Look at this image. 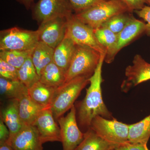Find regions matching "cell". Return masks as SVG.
Instances as JSON below:
<instances>
[{
    "label": "cell",
    "mask_w": 150,
    "mask_h": 150,
    "mask_svg": "<svg viewBox=\"0 0 150 150\" xmlns=\"http://www.w3.org/2000/svg\"><path fill=\"white\" fill-rule=\"evenodd\" d=\"M145 29L146 24L144 23L135 18L133 16L128 24L118 34L117 43L108 64L112 63L118 52L135 38L145 32Z\"/></svg>",
    "instance_id": "cell-14"
},
{
    "label": "cell",
    "mask_w": 150,
    "mask_h": 150,
    "mask_svg": "<svg viewBox=\"0 0 150 150\" xmlns=\"http://www.w3.org/2000/svg\"><path fill=\"white\" fill-rule=\"evenodd\" d=\"M54 51V48L40 41L34 47L31 60L39 76L42 70L53 62Z\"/></svg>",
    "instance_id": "cell-19"
},
{
    "label": "cell",
    "mask_w": 150,
    "mask_h": 150,
    "mask_svg": "<svg viewBox=\"0 0 150 150\" xmlns=\"http://www.w3.org/2000/svg\"><path fill=\"white\" fill-rule=\"evenodd\" d=\"M132 16L131 13L129 12L119 14L109 19L101 26L107 28L118 35L128 24Z\"/></svg>",
    "instance_id": "cell-27"
},
{
    "label": "cell",
    "mask_w": 150,
    "mask_h": 150,
    "mask_svg": "<svg viewBox=\"0 0 150 150\" xmlns=\"http://www.w3.org/2000/svg\"><path fill=\"white\" fill-rule=\"evenodd\" d=\"M75 14L90 8L105 0H68Z\"/></svg>",
    "instance_id": "cell-29"
},
{
    "label": "cell",
    "mask_w": 150,
    "mask_h": 150,
    "mask_svg": "<svg viewBox=\"0 0 150 150\" xmlns=\"http://www.w3.org/2000/svg\"><path fill=\"white\" fill-rule=\"evenodd\" d=\"M128 12H129L128 8L121 0H105L74 14L79 20L94 30L100 27L112 17Z\"/></svg>",
    "instance_id": "cell-3"
},
{
    "label": "cell",
    "mask_w": 150,
    "mask_h": 150,
    "mask_svg": "<svg viewBox=\"0 0 150 150\" xmlns=\"http://www.w3.org/2000/svg\"><path fill=\"white\" fill-rule=\"evenodd\" d=\"M89 78L77 77L56 88L50 106L55 119L58 120L71 109L81 92L89 83Z\"/></svg>",
    "instance_id": "cell-2"
},
{
    "label": "cell",
    "mask_w": 150,
    "mask_h": 150,
    "mask_svg": "<svg viewBox=\"0 0 150 150\" xmlns=\"http://www.w3.org/2000/svg\"><path fill=\"white\" fill-rule=\"evenodd\" d=\"M120 145L108 142L89 128L84 139L75 150H114Z\"/></svg>",
    "instance_id": "cell-18"
},
{
    "label": "cell",
    "mask_w": 150,
    "mask_h": 150,
    "mask_svg": "<svg viewBox=\"0 0 150 150\" xmlns=\"http://www.w3.org/2000/svg\"><path fill=\"white\" fill-rule=\"evenodd\" d=\"M95 35L98 42L106 50V56L104 62L108 64L118 39V35L112 32L107 28L100 26L94 30Z\"/></svg>",
    "instance_id": "cell-24"
},
{
    "label": "cell",
    "mask_w": 150,
    "mask_h": 150,
    "mask_svg": "<svg viewBox=\"0 0 150 150\" xmlns=\"http://www.w3.org/2000/svg\"><path fill=\"white\" fill-rule=\"evenodd\" d=\"M77 44L70 37L64 38L54 49L53 62L67 72L74 55Z\"/></svg>",
    "instance_id": "cell-16"
},
{
    "label": "cell",
    "mask_w": 150,
    "mask_h": 150,
    "mask_svg": "<svg viewBox=\"0 0 150 150\" xmlns=\"http://www.w3.org/2000/svg\"><path fill=\"white\" fill-rule=\"evenodd\" d=\"M63 150H75L84 139V133L79 128L74 105L66 116L58 119Z\"/></svg>",
    "instance_id": "cell-9"
},
{
    "label": "cell",
    "mask_w": 150,
    "mask_h": 150,
    "mask_svg": "<svg viewBox=\"0 0 150 150\" xmlns=\"http://www.w3.org/2000/svg\"><path fill=\"white\" fill-rule=\"evenodd\" d=\"M45 107L37 104L31 99L28 93L18 100V111L20 117L24 125L34 126L40 112Z\"/></svg>",
    "instance_id": "cell-17"
},
{
    "label": "cell",
    "mask_w": 150,
    "mask_h": 150,
    "mask_svg": "<svg viewBox=\"0 0 150 150\" xmlns=\"http://www.w3.org/2000/svg\"><path fill=\"white\" fill-rule=\"evenodd\" d=\"M105 56V54L101 55L96 69L89 79L90 86L86 89L85 97L76 108L78 125L86 131L90 128L93 119L97 116L108 119L113 118L103 99L102 69Z\"/></svg>",
    "instance_id": "cell-1"
},
{
    "label": "cell",
    "mask_w": 150,
    "mask_h": 150,
    "mask_svg": "<svg viewBox=\"0 0 150 150\" xmlns=\"http://www.w3.org/2000/svg\"><path fill=\"white\" fill-rule=\"evenodd\" d=\"M102 54L88 46L77 45L74 55L66 73L65 82L77 77H91Z\"/></svg>",
    "instance_id": "cell-4"
},
{
    "label": "cell",
    "mask_w": 150,
    "mask_h": 150,
    "mask_svg": "<svg viewBox=\"0 0 150 150\" xmlns=\"http://www.w3.org/2000/svg\"><path fill=\"white\" fill-rule=\"evenodd\" d=\"M150 137V114L142 121L129 125V143L147 145Z\"/></svg>",
    "instance_id": "cell-21"
},
{
    "label": "cell",
    "mask_w": 150,
    "mask_h": 150,
    "mask_svg": "<svg viewBox=\"0 0 150 150\" xmlns=\"http://www.w3.org/2000/svg\"><path fill=\"white\" fill-rule=\"evenodd\" d=\"M0 76L7 79L19 80L18 69L0 59Z\"/></svg>",
    "instance_id": "cell-28"
},
{
    "label": "cell",
    "mask_w": 150,
    "mask_h": 150,
    "mask_svg": "<svg viewBox=\"0 0 150 150\" xmlns=\"http://www.w3.org/2000/svg\"><path fill=\"white\" fill-rule=\"evenodd\" d=\"M1 95L9 99L19 100L28 93V88L19 80H11L0 77Z\"/></svg>",
    "instance_id": "cell-23"
},
{
    "label": "cell",
    "mask_w": 150,
    "mask_h": 150,
    "mask_svg": "<svg viewBox=\"0 0 150 150\" xmlns=\"http://www.w3.org/2000/svg\"><path fill=\"white\" fill-rule=\"evenodd\" d=\"M5 107L1 110V118L10 132L9 142L21 131L24 125L21 121L18 111V100L10 99Z\"/></svg>",
    "instance_id": "cell-15"
},
{
    "label": "cell",
    "mask_w": 150,
    "mask_h": 150,
    "mask_svg": "<svg viewBox=\"0 0 150 150\" xmlns=\"http://www.w3.org/2000/svg\"><path fill=\"white\" fill-rule=\"evenodd\" d=\"M18 75L19 80L28 88L40 80V76L33 63L31 56L18 69Z\"/></svg>",
    "instance_id": "cell-25"
},
{
    "label": "cell",
    "mask_w": 150,
    "mask_h": 150,
    "mask_svg": "<svg viewBox=\"0 0 150 150\" xmlns=\"http://www.w3.org/2000/svg\"><path fill=\"white\" fill-rule=\"evenodd\" d=\"M114 150H149L147 145L127 143L120 145Z\"/></svg>",
    "instance_id": "cell-32"
},
{
    "label": "cell",
    "mask_w": 150,
    "mask_h": 150,
    "mask_svg": "<svg viewBox=\"0 0 150 150\" xmlns=\"http://www.w3.org/2000/svg\"><path fill=\"white\" fill-rule=\"evenodd\" d=\"M56 89L39 81L28 88V95L37 104L50 107Z\"/></svg>",
    "instance_id": "cell-20"
},
{
    "label": "cell",
    "mask_w": 150,
    "mask_h": 150,
    "mask_svg": "<svg viewBox=\"0 0 150 150\" xmlns=\"http://www.w3.org/2000/svg\"><path fill=\"white\" fill-rule=\"evenodd\" d=\"M33 18L40 25L58 17H67L73 11L68 0H38L32 7Z\"/></svg>",
    "instance_id": "cell-8"
},
{
    "label": "cell",
    "mask_w": 150,
    "mask_h": 150,
    "mask_svg": "<svg viewBox=\"0 0 150 150\" xmlns=\"http://www.w3.org/2000/svg\"><path fill=\"white\" fill-rule=\"evenodd\" d=\"M134 12L140 18L146 22L145 33L148 36H150V6L145 5L141 9Z\"/></svg>",
    "instance_id": "cell-30"
},
{
    "label": "cell",
    "mask_w": 150,
    "mask_h": 150,
    "mask_svg": "<svg viewBox=\"0 0 150 150\" xmlns=\"http://www.w3.org/2000/svg\"><path fill=\"white\" fill-rule=\"evenodd\" d=\"M133 64L125 70L126 79L121 84L122 91L127 92L130 89L139 84L150 80V64L139 54L134 56Z\"/></svg>",
    "instance_id": "cell-11"
},
{
    "label": "cell",
    "mask_w": 150,
    "mask_h": 150,
    "mask_svg": "<svg viewBox=\"0 0 150 150\" xmlns=\"http://www.w3.org/2000/svg\"><path fill=\"white\" fill-rule=\"evenodd\" d=\"M33 49L25 51L2 50L0 51V59L18 69L26 59L31 56Z\"/></svg>",
    "instance_id": "cell-26"
},
{
    "label": "cell",
    "mask_w": 150,
    "mask_h": 150,
    "mask_svg": "<svg viewBox=\"0 0 150 150\" xmlns=\"http://www.w3.org/2000/svg\"><path fill=\"white\" fill-rule=\"evenodd\" d=\"M91 129L108 142L118 145L129 143V125L115 118L97 116L93 119Z\"/></svg>",
    "instance_id": "cell-6"
},
{
    "label": "cell",
    "mask_w": 150,
    "mask_h": 150,
    "mask_svg": "<svg viewBox=\"0 0 150 150\" xmlns=\"http://www.w3.org/2000/svg\"><path fill=\"white\" fill-rule=\"evenodd\" d=\"M39 41L37 30L11 28L0 32V51L32 50Z\"/></svg>",
    "instance_id": "cell-5"
},
{
    "label": "cell",
    "mask_w": 150,
    "mask_h": 150,
    "mask_svg": "<svg viewBox=\"0 0 150 150\" xmlns=\"http://www.w3.org/2000/svg\"><path fill=\"white\" fill-rule=\"evenodd\" d=\"M67 22V17H58L39 25L37 30L39 41L55 49L66 35Z\"/></svg>",
    "instance_id": "cell-10"
},
{
    "label": "cell",
    "mask_w": 150,
    "mask_h": 150,
    "mask_svg": "<svg viewBox=\"0 0 150 150\" xmlns=\"http://www.w3.org/2000/svg\"><path fill=\"white\" fill-rule=\"evenodd\" d=\"M66 35L77 45L88 46L100 54L106 56V50L98 41L94 30L77 18L74 14L72 13L67 17Z\"/></svg>",
    "instance_id": "cell-7"
},
{
    "label": "cell",
    "mask_w": 150,
    "mask_h": 150,
    "mask_svg": "<svg viewBox=\"0 0 150 150\" xmlns=\"http://www.w3.org/2000/svg\"><path fill=\"white\" fill-rule=\"evenodd\" d=\"M10 132L8 128L1 118L0 120V145L8 142Z\"/></svg>",
    "instance_id": "cell-33"
},
{
    "label": "cell",
    "mask_w": 150,
    "mask_h": 150,
    "mask_svg": "<svg viewBox=\"0 0 150 150\" xmlns=\"http://www.w3.org/2000/svg\"><path fill=\"white\" fill-rule=\"evenodd\" d=\"M39 81L46 85L57 88L66 82V72L53 62L42 70Z\"/></svg>",
    "instance_id": "cell-22"
},
{
    "label": "cell",
    "mask_w": 150,
    "mask_h": 150,
    "mask_svg": "<svg viewBox=\"0 0 150 150\" xmlns=\"http://www.w3.org/2000/svg\"><path fill=\"white\" fill-rule=\"evenodd\" d=\"M20 4L23 5L26 9L29 10L31 8L33 5L34 4L35 0H16Z\"/></svg>",
    "instance_id": "cell-34"
},
{
    "label": "cell",
    "mask_w": 150,
    "mask_h": 150,
    "mask_svg": "<svg viewBox=\"0 0 150 150\" xmlns=\"http://www.w3.org/2000/svg\"><path fill=\"white\" fill-rule=\"evenodd\" d=\"M34 126L37 128L43 144L62 141L60 127L55 121L50 107L40 112Z\"/></svg>",
    "instance_id": "cell-12"
},
{
    "label": "cell",
    "mask_w": 150,
    "mask_h": 150,
    "mask_svg": "<svg viewBox=\"0 0 150 150\" xmlns=\"http://www.w3.org/2000/svg\"><path fill=\"white\" fill-rule=\"evenodd\" d=\"M13 150H43V142L35 126L24 125L21 131L8 142Z\"/></svg>",
    "instance_id": "cell-13"
},
{
    "label": "cell",
    "mask_w": 150,
    "mask_h": 150,
    "mask_svg": "<svg viewBox=\"0 0 150 150\" xmlns=\"http://www.w3.org/2000/svg\"><path fill=\"white\" fill-rule=\"evenodd\" d=\"M128 8L129 12L139 10L145 6L146 0H121Z\"/></svg>",
    "instance_id": "cell-31"
},
{
    "label": "cell",
    "mask_w": 150,
    "mask_h": 150,
    "mask_svg": "<svg viewBox=\"0 0 150 150\" xmlns=\"http://www.w3.org/2000/svg\"><path fill=\"white\" fill-rule=\"evenodd\" d=\"M146 4L150 6V0H146Z\"/></svg>",
    "instance_id": "cell-36"
},
{
    "label": "cell",
    "mask_w": 150,
    "mask_h": 150,
    "mask_svg": "<svg viewBox=\"0 0 150 150\" xmlns=\"http://www.w3.org/2000/svg\"><path fill=\"white\" fill-rule=\"evenodd\" d=\"M0 150H13L11 145L8 143H5L0 145Z\"/></svg>",
    "instance_id": "cell-35"
}]
</instances>
